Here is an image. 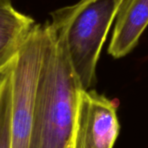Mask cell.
<instances>
[{"label":"cell","mask_w":148,"mask_h":148,"mask_svg":"<svg viewBox=\"0 0 148 148\" xmlns=\"http://www.w3.org/2000/svg\"><path fill=\"white\" fill-rule=\"evenodd\" d=\"M36 24L33 18L16 10L11 3L0 4V73L11 65Z\"/></svg>","instance_id":"6"},{"label":"cell","mask_w":148,"mask_h":148,"mask_svg":"<svg viewBox=\"0 0 148 148\" xmlns=\"http://www.w3.org/2000/svg\"><path fill=\"white\" fill-rule=\"evenodd\" d=\"M11 3L10 0H0V4H5V3Z\"/></svg>","instance_id":"8"},{"label":"cell","mask_w":148,"mask_h":148,"mask_svg":"<svg viewBox=\"0 0 148 148\" xmlns=\"http://www.w3.org/2000/svg\"><path fill=\"white\" fill-rule=\"evenodd\" d=\"M47 26V42L36 90L30 148H72L81 92L62 34Z\"/></svg>","instance_id":"1"},{"label":"cell","mask_w":148,"mask_h":148,"mask_svg":"<svg viewBox=\"0 0 148 148\" xmlns=\"http://www.w3.org/2000/svg\"><path fill=\"white\" fill-rule=\"evenodd\" d=\"M117 102L94 90H83L77 112L72 148H113L120 132Z\"/></svg>","instance_id":"4"},{"label":"cell","mask_w":148,"mask_h":148,"mask_svg":"<svg viewBox=\"0 0 148 148\" xmlns=\"http://www.w3.org/2000/svg\"><path fill=\"white\" fill-rule=\"evenodd\" d=\"M47 37L46 23H37L8 69L10 148H30L36 90Z\"/></svg>","instance_id":"3"},{"label":"cell","mask_w":148,"mask_h":148,"mask_svg":"<svg viewBox=\"0 0 148 148\" xmlns=\"http://www.w3.org/2000/svg\"><path fill=\"white\" fill-rule=\"evenodd\" d=\"M123 0H80L56 10L50 24L63 36L72 67L85 90L96 82V67Z\"/></svg>","instance_id":"2"},{"label":"cell","mask_w":148,"mask_h":148,"mask_svg":"<svg viewBox=\"0 0 148 148\" xmlns=\"http://www.w3.org/2000/svg\"></svg>","instance_id":"10"},{"label":"cell","mask_w":148,"mask_h":148,"mask_svg":"<svg viewBox=\"0 0 148 148\" xmlns=\"http://www.w3.org/2000/svg\"><path fill=\"white\" fill-rule=\"evenodd\" d=\"M10 89L7 69L0 77V148H10Z\"/></svg>","instance_id":"7"},{"label":"cell","mask_w":148,"mask_h":148,"mask_svg":"<svg viewBox=\"0 0 148 148\" xmlns=\"http://www.w3.org/2000/svg\"><path fill=\"white\" fill-rule=\"evenodd\" d=\"M108 53L113 58L128 55L148 26V0H123L116 19Z\"/></svg>","instance_id":"5"},{"label":"cell","mask_w":148,"mask_h":148,"mask_svg":"<svg viewBox=\"0 0 148 148\" xmlns=\"http://www.w3.org/2000/svg\"><path fill=\"white\" fill-rule=\"evenodd\" d=\"M5 71H6V70H5ZM5 71H4V72H5ZM4 72H2V73H0V77H1V75H3V73H4Z\"/></svg>","instance_id":"9"}]
</instances>
